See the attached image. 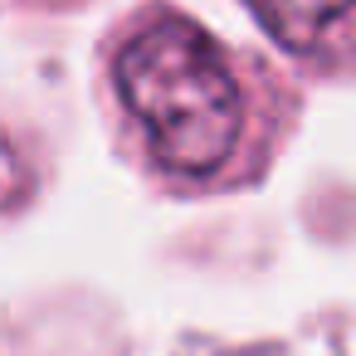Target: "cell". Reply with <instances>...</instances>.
<instances>
[{
  "label": "cell",
  "mask_w": 356,
  "mask_h": 356,
  "mask_svg": "<svg viewBox=\"0 0 356 356\" xmlns=\"http://www.w3.org/2000/svg\"><path fill=\"white\" fill-rule=\"evenodd\" d=\"M103 88L127 156L171 195L254 186L298 118V93L268 59L161 6L108 35Z\"/></svg>",
  "instance_id": "6da1fadb"
},
{
  "label": "cell",
  "mask_w": 356,
  "mask_h": 356,
  "mask_svg": "<svg viewBox=\"0 0 356 356\" xmlns=\"http://www.w3.org/2000/svg\"><path fill=\"white\" fill-rule=\"evenodd\" d=\"M15 6H35V10H69L74 0H15Z\"/></svg>",
  "instance_id": "3957f363"
},
{
  "label": "cell",
  "mask_w": 356,
  "mask_h": 356,
  "mask_svg": "<svg viewBox=\"0 0 356 356\" xmlns=\"http://www.w3.org/2000/svg\"><path fill=\"white\" fill-rule=\"evenodd\" d=\"M264 35L317 79L356 74V0H244Z\"/></svg>",
  "instance_id": "7a4b0ae2"
}]
</instances>
